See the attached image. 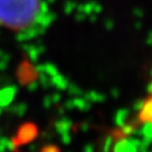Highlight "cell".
<instances>
[{
	"mask_svg": "<svg viewBox=\"0 0 152 152\" xmlns=\"http://www.w3.org/2000/svg\"><path fill=\"white\" fill-rule=\"evenodd\" d=\"M39 12V0H0V26L24 31L37 22Z\"/></svg>",
	"mask_w": 152,
	"mask_h": 152,
	"instance_id": "6da1fadb",
	"label": "cell"
},
{
	"mask_svg": "<svg viewBox=\"0 0 152 152\" xmlns=\"http://www.w3.org/2000/svg\"><path fill=\"white\" fill-rule=\"evenodd\" d=\"M139 117L141 122L152 124V97H149L143 104Z\"/></svg>",
	"mask_w": 152,
	"mask_h": 152,
	"instance_id": "7a4b0ae2",
	"label": "cell"
}]
</instances>
